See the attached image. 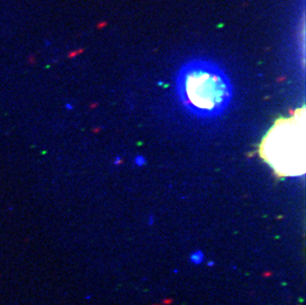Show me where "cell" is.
Masks as SVG:
<instances>
[{
	"label": "cell",
	"mask_w": 306,
	"mask_h": 305,
	"mask_svg": "<svg viewBox=\"0 0 306 305\" xmlns=\"http://www.w3.org/2000/svg\"><path fill=\"white\" fill-rule=\"evenodd\" d=\"M177 91L183 106L200 117L221 114L232 98V85L223 69L205 60H193L181 66Z\"/></svg>",
	"instance_id": "obj_1"
},
{
	"label": "cell",
	"mask_w": 306,
	"mask_h": 305,
	"mask_svg": "<svg viewBox=\"0 0 306 305\" xmlns=\"http://www.w3.org/2000/svg\"><path fill=\"white\" fill-rule=\"evenodd\" d=\"M305 107L277 119L261 140L258 154L277 177H301L306 171Z\"/></svg>",
	"instance_id": "obj_2"
},
{
	"label": "cell",
	"mask_w": 306,
	"mask_h": 305,
	"mask_svg": "<svg viewBox=\"0 0 306 305\" xmlns=\"http://www.w3.org/2000/svg\"><path fill=\"white\" fill-rule=\"evenodd\" d=\"M203 255L201 254V253H196V254H193L191 257H190V260L195 264V265H199V264H201L202 263V260H203Z\"/></svg>",
	"instance_id": "obj_3"
}]
</instances>
